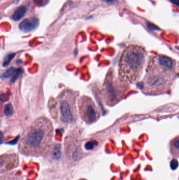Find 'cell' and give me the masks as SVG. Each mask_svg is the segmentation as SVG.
Here are the masks:
<instances>
[{"mask_svg":"<svg viewBox=\"0 0 179 180\" xmlns=\"http://www.w3.org/2000/svg\"><path fill=\"white\" fill-rule=\"evenodd\" d=\"M177 71L176 60L171 57L161 54L151 56L142 81V91L154 95L167 92L175 81Z\"/></svg>","mask_w":179,"mask_h":180,"instance_id":"6da1fadb","label":"cell"},{"mask_svg":"<svg viewBox=\"0 0 179 180\" xmlns=\"http://www.w3.org/2000/svg\"><path fill=\"white\" fill-rule=\"evenodd\" d=\"M53 128L48 119L40 118L24 132L19 142V150L23 155L43 157L52 150Z\"/></svg>","mask_w":179,"mask_h":180,"instance_id":"7a4b0ae2","label":"cell"},{"mask_svg":"<svg viewBox=\"0 0 179 180\" xmlns=\"http://www.w3.org/2000/svg\"><path fill=\"white\" fill-rule=\"evenodd\" d=\"M147 52L139 46H128L121 56L119 65L120 79L125 82L134 83L140 78L146 63Z\"/></svg>","mask_w":179,"mask_h":180,"instance_id":"3957f363","label":"cell"},{"mask_svg":"<svg viewBox=\"0 0 179 180\" xmlns=\"http://www.w3.org/2000/svg\"><path fill=\"white\" fill-rule=\"evenodd\" d=\"M76 94L66 91L61 95L59 99V111L62 121L65 123H72L77 119L76 108Z\"/></svg>","mask_w":179,"mask_h":180,"instance_id":"277c9868","label":"cell"},{"mask_svg":"<svg viewBox=\"0 0 179 180\" xmlns=\"http://www.w3.org/2000/svg\"><path fill=\"white\" fill-rule=\"evenodd\" d=\"M78 108L80 116L88 123H94L100 118V111L92 98L82 96L79 99Z\"/></svg>","mask_w":179,"mask_h":180,"instance_id":"5b68a950","label":"cell"},{"mask_svg":"<svg viewBox=\"0 0 179 180\" xmlns=\"http://www.w3.org/2000/svg\"><path fill=\"white\" fill-rule=\"evenodd\" d=\"M19 155L14 153L0 155V174L11 171L19 165Z\"/></svg>","mask_w":179,"mask_h":180,"instance_id":"8992f818","label":"cell"},{"mask_svg":"<svg viewBox=\"0 0 179 180\" xmlns=\"http://www.w3.org/2000/svg\"><path fill=\"white\" fill-rule=\"evenodd\" d=\"M39 25V19L36 17H31L23 21L19 24V28L22 32L29 33L37 29Z\"/></svg>","mask_w":179,"mask_h":180,"instance_id":"52a82bcc","label":"cell"},{"mask_svg":"<svg viewBox=\"0 0 179 180\" xmlns=\"http://www.w3.org/2000/svg\"><path fill=\"white\" fill-rule=\"evenodd\" d=\"M23 73V70L21 69H15L14 67H10L4 72L1 75V77L4 79L11 77V82H14L17 79H19Z\"/></svg>","mask_w":179,"mask_h":180,"instance_id":"ba28073f","label":"cell"},{"mask_svg":"<svg viewBox=\"0 0 179 180\" xmlns=\"http://www.w3.org/2000/svg\"><path fill=\"white\" fill-rule=\"evenodd\" d=\"M0 180H23L20 171H8L0 174Z\"/></svg>","mask_w":179,"mask_h":180,"instance_id":"9c48e42d","label":"cell"},{"mask_svg":"<svg viewBox=\"0 0 179 180\" xmlns=\"http://www.w3.org/2000/svg\"><path fill=\"white\" fill-rule=\"evenodd\" d=\"M26 12V7L24 6L19 7V8H17L16 10L13 15H12V19L15 21L20 20L21 19H22L25 15Z\"/></svg>","mask_w":179,"mask_h":180,"instance_id":"30bf717a","label":"cell"},{"mask_svg":"<svg viewBox=\"0 0 179 180\" xmlns=\"http://www.w3.org/2000/svg\"><path fill=\"white\" fill-rule=\"evenodd\" d=\"M13 114V108L12 105L9 103L6 105L4 109V114L6 116H12Z\"/></svg>","mask_w":179,"mask_h":180,"instance_id":"8fae6325","label":"cell"},{"mask_svg":"<svg viewBox=\"0 0 179 180\" xmlns=\"http://www.w3.org/2000/svg\"><path fill=\"white\" fill-rule=\"evenodd\" d=\"M15 56V54L13 53H11V54H8L7 55L4 59L3 63V66L4 67L7 66L8 64H10L11 61L12 59H13L14 56Z\"/></svg>","mask_w":179,"mask_h":180,"instance_id":"7c38bea8","label":"cell"},{"mask_svg":"<svg viewBox=\"0 0 179 180\" xmlns=\"http://www.w3.org/2000/svg\"><path fill=\"white\" fill-rule=\"evenodd\" d=\"M97 145V142L96 141H91L86 143L85 145V148L87 150H92L95 146Z\"/></svg>","mask_w":179,"mask_h":180,"instance_id":"4fadbf2b","label":"cell"},{"mask_svg":"<svg viewBox=\"0 0 179 180\" xmlns=\"http://www.w3.org/2000/svg\"><path fill=\"white\" fill-rule=\"evenodd\" d=\"M177 167H178V162L177 160L173 159V160L171 161L170 162V167L172 170H174L177 169Z\"/></svg>","mask_w":179,"mask_h":180,"instance_id":"5bb4252c","label":"cell"},{"mask_svg":"<svg viewBox=\"0 0 179 180\" xmlns=\"http://www.w3.org/2000/svg\"><path fill=\"white\" fill-rule=\"evenodd\" d=\"M147 25L149 29H150L151 30H159V28L157 26L151 23H148Z\"/></svg>","mask_w":179,"mask_h":180,"instance_id":"9a60e30c","label":"cell"},{"mask_svg":"<svg viewBox=\"0 0 179 180\" xmlns=\"http://www.w3.org/2000/svg\"><path fill=\"white\" fill-rule=\"evenodd\" d=\"M173 145H174V148H177V150H178V149H179V139H177V140H176V141H175V142H174V144H173Z\"/></svg>","mask_w":179,"mask_h":180,"instance_id":"2e32d148","label":"cell"},{"mask_svg":"<svg viewBox=\"0 0 179 180\" xmlns=\"http://www.w3.org/2000/svg\"><path fill=\"white\" fill-rule=\"evenodd\" d=\"M4 141V134L2 132L0 131V144H1Z\"/></svg>","mask_w":179,"mask_h":180,"instance_id":"e0dca14e","label":"cell"},{"mask_svg":"<svg viewBox=\"0 0 179 180\" xmlns=\"http://www.w3.org/2000/svg\"><path fill=\"white\" fill-rule=\"evenodd\" d=\"M33 1L37 4H42L43 3L44 0H33Z\"/></svg>","mask_w":179,"mask_h":180,"instance_id":"ac0fdd59","label":"cell"},{"mask_svg":"<svg viewBox=\"0 0 179 180\" xmlns=\"http://www.w3.org/2000/svg\"><path fill=\"white\" fill-rule=\"evenodd\" d=\"M170 1H171V2H172L173 3L176 4L177 6H179V0H170Z\"/></svg>","mask_w":179,"mask_h":180,"instance_id":"d6986e66","label":"cell"},{"mask_svg":"<svg viewBox=\"0 0 179 180\" xmlns=\"http://www.w3.org/2000/svg\"><path fill=\"white\" fill-rule=\"evenodd\" d=\"M115 1V0H106V1H107V2H112V1Z\"/></svg>","mask_w":179,"mask_h":180,"instance_id":"ffe728a7","label":"cell"},{"mask_svg":"<svg viewBox=\"0 0 179 180\" xmlns=\"http://www.w3.org/2000/svg\"><path fill=\"white\" fill-rule=\"evenodd\" d=\"M86 180L85 179H82V180Z\"/></svg>","mask_w":179,"mask_h":180,"instance_id":"44dd1931","label":"cell"}]
</instances>
